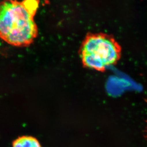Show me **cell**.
Instances as JSON below:
<instances>
[{
    "mask_svg": "<svg viewBox=\"0 0 147 147\" xmlns=\"http://www.w3.org/2000/svg\"><path fill=\"white\" fill-rule=\"evenodd\" d=\"M37 1H5L0 3V38L17 47L30 45L37 37L34 20Z\"/></svg>",
    "mask_w": 147,
    "mask_h": 147,
    "instance_id": "6da1fadb",
    "label": "cell"
},
{
    "mask_svg": "<svg viewBox=\"0 0 147 147\" xmlns=\"http://www.w3.org/2000/svg\"><path fill=\"white\" fill-rule=\"evenodd\" d=\"M79 51L82 64L85 67L104 71L119 60L121 49L111 35L89 33L82 42Z\"/></svg>",
    "mask_w": 147,
    "mask_h": 147,
    "instance_id": "7a4b0ae2",
    "label": "cell"
},
{
    "mask_svg": "<svg viewBox=\"0 0 147 147\" xmlns=\"http://www.w3.org/2000/svg\"><path fill=\"white\" fill-rule=\"evenodd\" d=\"M13 147H42L39 141L32 136L20 137L13 142Z\"/></svg>",
    "mask_w": 147,
    "mask_h": 147,
    "instance_id": "3957f363",
    "label": "cell"
}]
</instances>
